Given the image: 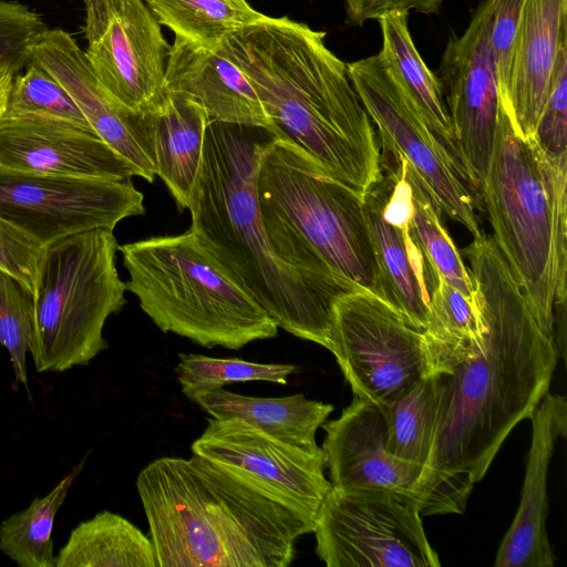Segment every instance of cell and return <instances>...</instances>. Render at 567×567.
Here are the masks:
<instances>
[{"label":"cell","instance_id":"1","mask_svg":"<svg viewBox=\"0 0 567 567\" xmlns=\"http://www.w3.org/2000/svg\"><path fill=\"white\" fill-rule=\"evenodd\" d=\"M464 252L483 332L461 361L435 374L436 425L420 481L429 515L464 511L508 434L549 391L559 359L493 237L482 230Z\"/></svg>","mask_w":567,"mask_h":567},{"label":"cell","instance_id":"2","mask_svg":"<svg viewBox=\"0 0 567 567\" xmlns=\"http://www.w3.org/2000/svg\"><path fill=\"white\" fill-rule=\"evenodd\" d=\"M324 35L288 17L267 16L221 48L249 79L275 136L364 198L382 177L378 135L347 63Z\"/></svg>","mask_w":567,"mask_h":567},{"label":"cell","instance_id":"3","mask_svg":"<svg viewBox=\"0 0 567 567\" xmlns=\"http://www.w3.org/2000/svg\"><path fill=\"white\" fill-rule=\"evenodd\" d=\"M275 134L266 127L210 120L187 208L192 230L278 328L329 350L338 295L274 251L257 202V171Z\"/></svg>","mask_w":567,"mask_h":567},{"label":"cell","instance_id":"4","mask_svg":"<svg viewBox=\"0 0 567 567\" xmlns=\"http://www.w3.org/2000/svg\"><path fill=\"white\" fill-rule=\"evenodd\" d=\"M157 567H287L315 520L235 472L193 454L137 476Z\"/></svg>","mask_w":567,"mask_h":567},{"label":"cell","instance_id":"5","mask_svg":"<svg viewBox=\"0 0 567 567\" xmlns=\"http://www.w3.org/2000/svg\"><path fill=\"white\" fill-rule=\"evenodd\" d=\"M256 192L284 262L338 295L363 289L391 305L363 197L276 136L260 156Z\"/></svg>","mask_w":567,"mask_h":567},{"label":"cell","instance_id":"6","mask_svg":"<svg viewBox=\"0 0 567 567\" xmlns=\"http://www.w3.org/2000/svg\"><path fill=\"white\" fill-rule=\"evenodd\" d=\"M567 155L523 137L505 110L480 188L493 239L540 330L554 339L555 307L566 303Z\"/></svg>","mask_w":567,"mask_h":567},{"label":"cell","instance_id":"7","mask_svg":"<svg viewBox=\"0 0 567 567\" xmlns=\"http://www.w3.org/2000/svg\"><path fill=\"white\" fill-rule=\"evenodd\" d=\"M142 310L163 332L237 350L278 326L187 230L118 246Z\"/></svg>","mask_w":567,"mask_h":567},{"label":"cell","instance_id":"8","mask_svg":"<svg viewBox=\"0 0 567 567\" xmlns=\"http://www.w3.org/2000/svg\"><path fill=\"white\" fill-rule=\"evenodd\" d=\"M113 230L96 228L44 246L33 289L30 353L38 372L87 364L107 348L106 319L126 303Z\"/></svg>","mask_w":567,"mask_h":567},{"label":"cell","instance_id":"9","mask_svg":"<svg viewBox=\"0 0 567 567\" xmlns=\"http://www.w3.org/2000/svg\"><path fill=\"white\" fill-rule=\"evenodd\" d=\"M347 68L379 137L381 166L403 161L441 212L473 237L480 235L474 193L382 53L347 63Z\"/></svg>","mask_w":567,"mask_h":567},{"label":"cell","instance_id":"10","mask_svg":"<svg viewBox=\"0 0 567 567\" xmlns=\"http://www.w3.org/2000/svg\"><path fill=\"white\" fill-rule=\"evenodd\" d=\"M316 553L328 567H437L417 503L380 489L331 487L320 505Z\"/></svg>","mask_w":567,"mask_h":567},{"label":"cell","instance_id":"11","mask_svg":"<svg viewBox=\"0 0 567 567\" xmlns=\"http://www.w3.org/2000/svg\"><path fill=\"white\" fill-rule=\"evenodd\" d=\"M329 342L354 398L380 404L425 374L422 332L367 290L344 293L333 302Z\"/></svg>","mask_w":567,"mask_h":567},{"label":"cell","instance_id":"12","mask_svg":"<svg viewBox=\"0 0 567 567\" xmlns=\"http://www.w3.org/2000/svg\"><path fill=\"white\" fill-rule=\"evenodd\" d=\"M85 55L102 86L136 113L158 109L167 96L171 45L144 0H82Z\"/></svg>","mask_w":567,"mask_h":567},{"label":"cell","instance_id":"13","mask_svg":"<svg viewBox=\"0 0 567 567\" xmlns=\"http://www.w3.org/2000/svg\"><path fill=\"white\" fill-rule=\"evenodd\" d=\"M131 178L40 175L0 167V216L41 245L145 213Z\"/></svg>","mask_w":567,"mask_h":567},{"label":"cell","instance_id":"14","mask_svg":"<svg viewBox=\"0 0 567 567\" xmlns=\"http://www.w3.org/2000/svg\"><path fill=\"white\" fill-rule=\"evenodd\" d=\"M491 27V0H483L465 31L447 41L437 76L460 159L475 193L486 175L502 111Z\"/></svg>","mask_w":567,"mask_h":567},{"label":"cell","instance_id":"15","mask_svg":"<svg viewBox=\"0 0 567 567\" xmlns=\"http://www.w3.org/2000/svg\"><path fill=\"white\" fill-rule=\"evenodd\" d=\"M192 452L235 472L313 520L332 487L323 473L322 447L287 443L240 419H209Z\"/></svg>","mask_w":567,"mask_h":567},{"label":"cell","instance_id":"16","mask_svg":"<svg viewBox=\"0 0 567 567\" xmlns=\"http://www.w3.org/2000/svg\"><path fill=\"white\" fill-rule=\"evenodd\" d=\"M0 167L40 175L124 181L140 172L94 131L34 114L0 116Z\"/></svg>","mask_w":567,"mask_h":567},{"label":"cell","instance_id":"17","mask_svg":"<svg viewBox=\"0 0 567 567\" xmlns=\"http://www.w3.org/2000/svg\"><path fill=\"white\" fill-rule=\"evenodd\" d=\"M364 203L391 305L422 332L437 272L411 233L410 185L401 162L382 167V177Z\"/></svg>","mask_w":567,"mask_h":567},{"label":"cell","instance_id":"18","mask_svg":"<svg viewBox=\"0 0 567 567\" xmlns=\"http://www.w3.org/2000/svg\"><path fill=\"white\" fill-rule=\"evenodd\" d=\"M321 427L330 483L339 489H380L414 499L421 515L427 502L420 487L423 466L400 460L385 447V425L378 404L354 398L341 415Z\"/></svg>","mask_w":567,"mask_h":567},{"label":"cell","instance_id":"19","mask_svg":"<svg viewBox=\"0 0 567 567\" xmlns=\"http://www.w3.org/2000/svg\"><path fill=\"white\" fill-rule=\"evenodd\" d=\"M30 62L48 71L69 92L92 130L148 183L155 176L145 146L141 113L114 100L99 82L85 52L62 29H48L33 47Z\"/></svg>","mask_w":567,"mask_h":567},{"label":"cell","instance_id":"20","mask_svg":"<svg viewBox=\"0 0 567 567\" xmlns=\"http://www.w3.org/2000/svg\"><path fill=\"white\" fill-rule=\"evenodd\" d=\"M567 48V0H523L501 105L515 131L533 137Z\"/></svg>","mask_w":567,"mask_h":567},{"label":"cell","instance_id":"21","mask_svg":"<svg viewBox=\"0 0 567 567\" xmlns=\"http://www.w3.org/2000/svg\"><path fill=\"white\" fill-rule=\"evenodd\" d=\"M532 444L516 516L496 554V567H553L556 557L546 530L547 473L557 441L567 435V401L549 393L533 414Z\"/></svg>","mask_w":567,"mask_h":567},{"label":"cell","instance_id":"22","mask_svg":"<svg viewBox=\"0 0 567 567\" xmlns=\"http://www.w3.org/2000/svg\"><path fill=\"white\" fill-rule=\"evenodd\" d=\"M165 84L167 91L203 106L210 120L270 131V121L249 79L223 48L206 51L175 37Z\"/></svg>","mask_w":567,"mask_h":567},{"label":"cell","instance_id":"23","mask_svg":"<svg viewBox=\"0 0 567 567\" xmlns=\"http://www.w3.org/2000/svg\"><path fill=\"white\" fill-rule=\"evenodd\" d=\"M209 121L203 106L171 91L158 109L141 113L155 175L165 183L182 210L187 208L197 178Z\"/></svg>","mask_w":567,"mask_h":567},{"label":"cell","instance_id":"24","mask_svg":"<svg viewBox=\"0 0 567 567\" xmlns=\"http://www.w3.org/2000/svg\"><path fill=\"white\" fill-rule=\"evenodd\" d=\"M214 419H240L287 443L317 447V430L333 411V405L310 400L303 394L256 398L228 392L223 388L187 396Z\"/></svg>","mask_w":567,"mask_h":567},{"label":"cell","instance_id":"25","mask_svg":"<svg viewBox=\"0 0 567 567\" xmlns=\"http://www.w3.org/2000/svg\"><path fill=\"white\" fill-rule=\"evenodd\" d=\"M408 16V12L391 11L378 19L382 32L380 52L390 63L426 125L470 186L454 141L440 80L425 64L415 47L409 30Z\"/></svg>","mask_w":567,"mask_h":567},{"label":"cell","instance_id":"26","mask_svg":"<svg viewBox=\"0 0 567 567\" xmlns=\"http://www.w3.org/2000/svg\"><path fill=\"white\" fill-rule=\"evenodd\" d=\"M55 567H157L153 544L123 516L103 511L80 523L55 556Z\"/></svg>","mask_w":567,"mask_h":567},{"label":"cell","instance_id":"27","mask_svg":"<svg viewBox=\"0 0 567 567\" xmlns=\"http://www.w3.org/2000/svg\"><path fill=\"white\" fill-rule=\"evenodd\" d=\"M159 24L190 45L217 51L225 40L267 16L246 0H144Z\"/></svg>","mask_w":567,"mask_h":567},{"label":"cell","instance_id":"28","mask_svg":"<svg viewBox=\"0 0 567 567\" xmlns=\"http://www.w3.org/2000/svg\"><path fill=\"white\" fill-rule=\"evenodd\" d=\"M439 404L435 374H424L399 396L378 404L385 447L393 456L424 467L433 443Z\"/></svg>","mask_w":567,"mask_h":567},{"label":"cell","instance_id":"29","mask_svg":"<svg viewBox=\"0 0 567 567\" xmlns=\"http://www.w3.org/2000/svg\"><path fill=\"white\" fill-rule=\"evenodd\" d=\"M82 466L83 462L44 497L34 498L27 508L1 523L0 549L20 567H55L54 518Z\"/></svg>","mask_w":567,"mask_h":567},{"label":"cell","instance_id":"30","mask_svg":"<svg viewBox=\"0 0 567 567\" xmlns=\"http://www.w3.org/2000/svg\"><path fill=\"white\" fill-rule=\"evenodd\" d=\"M410 185V228L417 246L435 271L468 297L475 296L470 269L441 221V210L427 195L415 174L403 162ZM396 163V162H395Z\"/></svg>","mask_w":567,"mask_h":567},{"label":"cell","instance_id":"31","mask_svg":"<svg viewBox=\"0 0 567 567\" xmlns=\"http://www.w3.org/2000/svg\"><path fill=\"white\" fill-rule=\"evenodd\" d=\"M175 371L183 393L188 396L234 382L267 381L287 384L297 367L290 363H258L237 358L220 359L181 353Z\"/></svg>","mask_w":567,"mask_h":567},{"label":"cell","instance_id":"32","mask_svg":"<svg viewBox=\"0 0 567 567\" xmlns=\"http://www.w3.org/2000/svg\"><path fill=\"white\" fill-rule=\"evenodd\" d=\"M3 113L55 117L92 130L69 92L32 62L13 76Z\"/></svg>","mask_w":567,"mask_h":567},{"label":"cell","instance_id":"33","mask_svg":"<svg viewBox=\"0 0 567 567\" xmlns=\"http://www.w3.org/2000/svg\"><path fill=\"white\" fill-rule=\"evenodd\" d=\"M33 337V296L13 276L0 270V344L10 354L18 382L28 386L27 352Z\"/></svg>","mask_w":567,"mask_h":567},{"label":"cell","instance_id":"34","mask_svg":"<svg viewBox=\"0 0 567 567\" xmlns=\"http://www.w3.org/2000/svg\"><path fill=\"white\" fill-rule=\"evenodd\" d=\"M48 29L42 17L27 6L0 0V71L16 75L25 69L33 47Z\"/></svg>","mask_w":567,"mask_h":567},{"label":"cell","instance_id":"35","mask_svg":"<svg viewBox=\"0 0 567 567\" xmlns=\"http://www.w3.org/2000/svg\"><path fill=\"white\" fill-rule=\"evenodd\" d=\"M533 137L548 154L567 155V48L558 56L551 89Z\"/></svg>","mask_w":567,"mask_h":567},{"label":"cell","instance_id":"36","mask_svg":"<svg viewBox=\"0 0 567 567\" xmlns=\"http://www.w3.org/2000/svg\"><path fill=\"white\" fill-rule=\"evenodd\" d=\"M44 246L0 216V270L33 293Z\"/></svg>","mask_w":567,"mask_h":567},{"label":"cell","instance_id":"37","mask_svg":"<svg viewBox=\"0 0 567 567\" xmlns=\"http://www.w3.org/2000/svg\"><path fill=\"white\" fill-rule=\"evenodd\" d=\"M491 48L501 99L507 82L511 52L523 0H491Z\"/></svg>","mask_w":567,"mask_h":567},{"label":"cell","instance_id":"38","mask_svg":"<svg viewBox=\"0 0 567 567\" xmlns=\"http://www.w3.org/2000/svg\"><path fill=\"white\" fill-rule=\"evenodd\" d=\"M446 0H344L347 23L362 27L391 11L437 13Z\"/></svg>","mask_w":567,"mask_h":567},{"label":"cell","instance_id":"39","mask_svg":"<svg viewBox=\"0 0 567 567\" xmlns=\"http://www.w3.org/2000/svg\"><path fill=\"white\" fill-rule=\"evenodd\" d=\"M14 74L9 71H0V116L3 114L7 105L8 93Z\"/></svg>","mask_w":567,"mask_h":567}]
</instances>
